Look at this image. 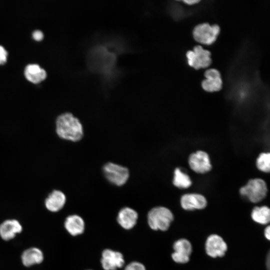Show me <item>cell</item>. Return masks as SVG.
Returning <instances> with one entry per match:
<instances>
[{
    "mask_svg": "<svg viewBox=\"0 0 270 270\" xmlns=\"http://www.w3.org/2000/svg\"><path fill=\"white\" fill-rule=\"evenodd\" d=\"M106 44L96 45L90 49L86 58L90 70L105 78L113 76L116 70V54Z\"/></svg>",
    "mask_w": 270,
    "mask_h": 270,
    "instance_id": "obj_1",
    "label": "cell"
},
{
    "mask_svg": "<svg viewBox=\"0 0 270 270\" xmlns=\"http://www.w3.org/2000/svg\"><path fill=\"white\" fill-rule=\"evenodd\" d=\"M55 132L60 139L76 142L83 136V128L80 120L72 113L58 114L55 120Z\"/></svg>",
    "mask_w": 270,
    "mask_h": 270,
    "instance_id": "obj_2",
    "label": "cell"
},
{
    "mask_svg": "<svg viewBox=\"0 0 270 270\" xmlns=\"http://www.w3.org/2000/svg\"><path fill=\"white\" fill-rule=\"evenodd\" d=\"M173 220L174 216L172 212L163 206L152 208L148 215V225L154 230H167Z\"/></svg>",
    "mask_w": 270,
    "mask_h": 270,
    "instance_id": "obj_3",
    "label": "cell"
},
{
    "mask_svg": "<svg viewBox=\"0 0 270 270\" xmlns=\"http://www.w3.org/2000/svg\"><path fill=\"white\" fill-rule=\"evenodd\" d=\"M268 188L265 182L260 178L250 180L240 190V194L252 202H258L266 196Z\"/></svg>",
    "mask_w": 270,
    "mask_h": 270,
    "instance_id": "obj_4",
    "label": "cell"
},
{
    "mask_svg": "<svg viewBox=\"0 0 270 270\" xmlns=\"http://www.w3.org/2000/svg\"><path fill=\"white\" fill-rule=\"evenodd\" d=\"M220 32V28L218 24L210 26L208 23H204L196 26L193 30V36L198 42L204 44H213Z\"/></svg>",
    "mask_w": 270,
    "mask_h": 270,
    "instance_id": "obj_5",
    "label": "cell"
},
{
    "mask_svg": "<svg viewBox=\"0 0 270 270\" xmlns=\"http://www.w3.org/2000/svg\"><path fill=\"white\" fill-rule=\"evenodd\" d=\"M103 171L107 180L118 186L124 184L129 177V171L126 168L112 162L106 164Z\"/></svg>",
    "mask_w": 270,
    "mask_h": 270,
    "instance_id": "obj_6",
    "label": "cell"
},
{
    "mask_svg": "<svg viewBox=\"0 0 270 270\" xmlns=\"http://www.w3.org/2000/svg\"><path fill=\"white\" fill-rule=\"evenodd\" d=\"M189 66L196 70L208 67L211 64L210 52L204 50L200 46H196L193 50L186 54Z\"/></svg>",
    "mask_w": 270,
    "mask_h": 270,
    "instance_id": "obj_7",
    "label": "cell"
},
{
    "mask_svg": "<svg viewBox=\"0 0 270 270\" xmlns=\"http://www.w3.org/2000/svg\"><path fill=\"white\" fill-rule=\"evenodd\" d=\"M188 164L190 168L198 174L206 173L212 169L208 155L202 150L192 154L188 158Z\"/></svg>",
    "mask_w": 270,
    "mask_h": 270,
    "instance_id": "obj_8",
    "label": "cell"
},
{
    "mask_svg": "<svg viewBox=\"0 0 270 270\" xmlns=\"http://www.w3.org/2000/svg\"><path fill=\"white\" fill-rule=\"evenodd\" d=\"M227 245L222 238L217 234L210 235L206 240V250L210 257H222L227 250Z\"/></svg>",
    "mask_w": 270,
    "mask_h": 270,
    "instance_id": "obj_9",
    "label": "cell"
},
{
    "mask_svg": "<svg viewBox=\"0 0 270 270\" xmlns=\"http://www.w3.org/2000/svg\"><path fill=\"white\" fill-rule=\"evenodd\" d=\"M173 248L174 252L172 257L175 262L185 264L189 261L192 246L188 240L184 238L178 240L174 243Z\"/></svg>",
    "mask_w": 270,
    "mask_h": 270,
    "instance_id": "obj_10",
    "label": "cell"
},
{
    "mask_svg": "<svg viewBox=\"0 0 270 270\" xmlns=\"http://www.w3.org/2000/svg\"><path fill=\"white\" fill-rule=\"evenodd\" d=\"M66 202L65 194L60 190H54L45 198L44 204L47 210L56 212L61 210Z\"/></svg>",
    "mask_w": 270,
    "mask_h": 270,
    "instance_id": "obj_11",
    "label": "cell"
},
{
    "mask_svg": "<svg viewBox=\"0 0 270 270\" xmlns=\"http://www.w3.org/2000/svg\"><path fill=\"white\" fill-rule=\"evenodd\" d=\"M101 263L104 270H116L123 266L124 260L120 252L106 249L102 253Z\"/></svg>",
    "mask_w": 270,
    "mask_h": 270,
    "instance_id": "obj_12",
    "label": "cell"
},
{
    "mask_svg": "<svg viewBox=\"0 0 270 270\" xmlns=\"http://www.w3.org/2000/svg\"><path fill=\"white\" fill-rule=\"evenodd\" d=\"M204 75L206 78L202 81V86L204 90L214 92L222 89V81L218 70L215 68L208 69Z\"/></svg>",
    "mask_w": 270,
    "mask_h": 270,
    "instance_id": "obj_13",
    "label": "cell"
},
{
    "mask_svg": "<svg viewBox=\"0 0 270 270\" xmlns=\"http://www.w3.org/2000/svg\"><path fill=\"white\" fill-rule=\"evenodd\" d=\"M182 207L185 210H201L207 204L206 198L198 194H188L183 195L180 199Z\"/></svg>",
    "mask_w": 270,
    "mask_h": 270,
    "instance_id": "obj_14",
    "label": "cell"
},
{
    "mask_svg": "<svg viewBox=\"0 0 270 270\" xmlns=\"http://www.w3.org/2000/svg\"><path fill=\"white\" fill-rule=\"evenodd\" d=\"M22 230V226L18 220H6L0 224V236L4 240H9L20 233Z\"/></svg>",
    "mask_w": 270,
    "mask_h": 270,
    "instance_id": "obj_15",
    "label": "cell"
},
{
    "mask_svg": "<svg viewBox=\"0 0 270 270\" xmlns=\"http://www.w3.org/2000/svg\"><path fill=\"white\" fill-rule=\"evenodd\" d=\"M24 76L28 81L38 84L46 79L47 73L38 64L32 63L28 64L25 66Z\"/></svg>",
    "mask_w": 270,
    "mask_h": 270,
    "instance_id": "obj_16",
    "label": "cell"
},
{
    "mask_svg": "<svg viewBox=\"0 0 270 270\" xmlns=\"http://www.w3.org/2000/svg\"><path fill=\"white\" fill-rule=\"evenodd\" d=\"M138 214L134 209L126 207L122 208L118 212V222L124 228L130 230L136 224Z\"/></svg>",
    "mask_w": 270,
    "mask_h": 270,
    "instance_id": "obj_17",
    "label": "cell"
},
{
    "mask_svg": "<svg viewBox=\"0 0 270 270\" xmlns=\"http://www.w3.org/2000/svg\"><path fill=\"white\" fill-rule=\"evenodd\" d=\"M64 227L70 234L76 236L82 234L84 230V222L79 216L73 214L68 216L64 222Z\"/></svg>",
    "mask_w": 270,
    "mask_h": 270,
    "instance_id": "obj_18",
    "label": "cell"
},
{
    "mask_svg": "<svg viewBox=\"0 0 270 270\" xmlns=\"http://www.w3.org/2000/svg\"><path fill=\"white\" fill-rule=\"evenodd\" d=\"M21 258L23 264L28 267L42 262L44 260V254L40 249L37 248H30L23 252Z\"/></svg>",
    "mask_w": 270,
    "mask_h": 270,
    "instance_id": "obj_19",
    "label": "cell"
},
{
    "mask_svg": "<svg viewBox=\"0 0 270 270\" xmlns=\"http://www.w3.org/2000/svg\"><path fill=\"white\" fill-rule=\"evenodd\" d=\"M252 219L262 224H268L270 220V210L266 206L254 207L251 214Z\"/></svg>",
    "mask_w": 270,
    "mask_h": 270,
    "instance_id": "obj_20",
    "label": "cell"
},
{
    "mask_svg": "<svg viewBox=\"0 0 270 270\" xmlns=\"http://www.w3.org/2000/svg\"><path fill=\"white\" fill-rule=\"evenodd\" d=\"M173 184L178 188H186L191 186L192 181L187 174L176 168L174 172Z\"/></svg>",
    "mask_w": 270,
    "mask_h": 270,
    "instance_id": "obj_21",
    "label": "cell"
},
{
    "mask_svg": "<svg viewBox=\"0 0 270 270\" xmlns=\"http://www.w3.org/2000/svg\"><path fill=\"white\" fill-rule=\"evenodd\" d=\"M270 154L269 152L260 154L256 160L258 168L262 172H268L270 170Z\"/></svg>",
    "mask_w": 270,
    "mask_h": 270,
    "instance_id": "obj_22",
    "label": "cell"
},
{
    "mask_svg": "<svg viewBox=\"0 0 270 270\" xmlns=\"http://www.w3.org/2000/svg\"><path fill=\"white\" fill-rule=\"evenodd\" d=\"M124 270H146V269L142 264L134 262L127 265Z\"/></svg>",
    "mask_w": 270,
    "mask_h": 270,
    "instance_id": "obj_23",
    "label": "cell"
},
{
    "mask_svg": "<svg viewBox=\"0 0 270 270\" xmlns=\"http://www.w3.org/2000/svg\"><path fill=\"white\" fill-rule=\"evenodd\" d=\"M8 56V52L6 48L0 44V64H3L6 62Z\"/></svg>",
    "mask_w": 270,
    "mask_h": 270,
    "instance_id": "obj_24",
    "label": "cell"
},
{
    "mask_svg": "<svg viewBox=\"0 0 270 270\" xmlns=\"http://www.w3.org/2000/svg\"><path fill=\"white\" fill-rule=\"evenodd\" d=\"M44 36L43 32L40 30H36L32 32V37L36 40H41L43 39Z\"/></svg>",
    "mask_w": 270,
    "mask_h": 270,
    "instance_id": "obj_25",
    "label": "cell"
},
{
    "mask_svg": "<svg viewBox=\"0 0 270 270\" xmlns=\"http://www.w3.org/2000/svg\"><path fill=\"white\" fill-rule=\"evenodd\" d=\"M264 236L268 240H270V226H268L264 232Z\"/></svg>",
    "mask_w": 270,
    "mask_h": 270,
    "instance_id": "obj_26",
    "label": "cell"
},
{
    "mask_svg": "<svg viewBox=\"0 0 270 270\" xmlns=\"http://www.w3.org/2000/svg\"><path fill=\"white\" fill-rule=\"evenodd\" d=\"M182 2L188 4L192 5V4H196V3L199 2L200 0H182Z\"/></svg>",
    "mask_w": 270,
    "mask_h": 270,
    "instance_id": "obj_27",
    "label": "cell"
}]
</instances>
